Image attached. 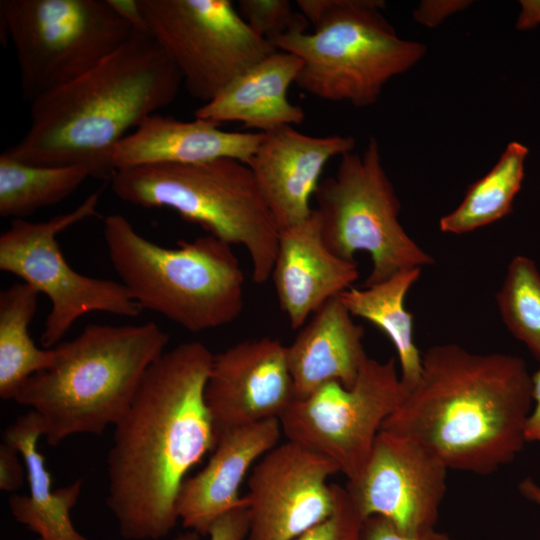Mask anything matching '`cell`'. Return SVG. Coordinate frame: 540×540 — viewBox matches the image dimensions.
Returning a JSON list of instances; mask_svg holds the SVG:
<instances>
[{"label":"cell","instance_id":"obj_29","mask_svg":"<svg viewBox=\"0 0 540 540\" xmlns=\"http://www.w3.org/2000/svg\"><path fill=\"white\" fill-rule=\"evenodd\" d=\"M334 485L335 509L294 540H364V521L345 487Z\"/></svg>","mask_w":540,"mask_h":540},{"label":"cell","instance_id":"obj_6","mask_svg":"<svg viewBox=\"0 0 540 540\" xmlns=\"http://www.w3.org/2000/svg\"><path fill=\"white\" fill-rule=\"evenodd\" d=\"M312 32H295L272 43L302 60L295 84L330 102L364 108L384 86L425 55L426 47L398 36L381 13V0H298Z\"/></svg>","mask_w":540,"mask_h":540},{"label":"cell","instance_id":"obj_26","mask_svg":"<svg viewBox=\"0 0 540 540\" xmlns=\"http://www.w3.org/2000/svg\"><path fill=\"white\" fill-rule=\"evenodd\" d=\"M89 177L91 173L84 166L28 164L3 152L0 155V216L24 219L41 208L63 201Z\"/></svg>","mask_w":540,"mask_h":540},{"label":"cell","instance_id":"obj_18","mask_svg":"<svg viewBox=\"0 0 540 540\" xmlns=\"http://www.w3.org/2000/svg\"><path fill=\"white\" fill-rule=\"evenodd\" d=\"M281 432L280 420L269 419L220 434L204 468L181 485L176 512L182 525L207 536L220 516L246 503L240 486L256 462L278 445Z\"/></svg>","mask_w":540,"mask_h":540},{"label":"cell","instance_id":"obj_8","mask_svg":"<svg viewBox=\"0 0 540 540\" xmlns=\"http://www.w3.org/2000/svg\"><path fill=\"white\" fill-rule=\"evenodd\" d=\"M314 197L326 247L346 260H354L358 251L370 255L364 286L434 263L400 223V201L375 138L361 154L341 156L335 175L320 181Z\"/></svg>","mask_w":540,"mask_h":540},{"label":"cell","instance_id":"obj_17","mask_svg":"<svg viewBox=\"0 0 540 540\" xmlns=\"http://www.w3.org/2000/svg\"><path fill=\"white\" fill-rule=\"evenodd\" d=\"M271 277L291 328L300 329L325 302L351 288L359 270L355 260L326 247L313 209L308 218L280 231Z\"/></svg>","mask_w":540,"mask_h":540},{"label":"cell","instance_id":"obj_7","mask_svg":"<svg viewBox=\"0 0 540 540\" xmlns=\"http://www.w3.org/2000/svg\"><path fill=\"white\" fill-rule=\"evenodd\" d=\"M111 188L125 202L170 208L208 235L243 246L252 280L263 284L271 277L280 231L247 164L219 158L143 165L117 171Z\"/></svg>","mask_w":540,"mask_h":540},{"label":"cell","instance_id":"obj_19","mask_svg":"<svg viewBox=\"0 0 540 540\" xmlns=\"http://www.w3.org/2000/svg\"><path fill=\"white\" fill-rule=\"evenodd\" d=\"M262 132H233L196 118L181 121L153 114L125 136L113 149L115 171L150 164H183L232 158L248 164Z\"/></svg>","mask_w":540,"mask_h":540},{"label":"cell","instance_id":"obj_13","mask_svg":"<svg viewBox=\"0 0 540 540\" xmlns=\"http://www.w3.org/2000/svg\"><path fill=\"white\" fill-rule=\"evenodd\" d=\"M339 472L329 458L291 441L276 445L248 478V540H294L335 509Z\"/></svg>","mask_w":540,"mask_h":540},{"label":"cell","instance_id":"obj_4","mask_svg":"<svg viewBox=\"0 0 540 540\" xmlns=\"http://www.w3.org/2000/svg\"><path fill=\"white\" fill-rule=\"evenodd\" d=\"M168 341L153 321L88 324L54 347V364L28 378L14 401L38 416L52 447L75 434L101 435L127 412Z\"/></svg>","mask_w":540,"mask_h":540},{"label":"cell","instance_id":"obj_15","mask_svg":"<svg viewBox=\"0 0 540 540\" xmlns=\"http://www.w3.org/2000/svg\"><path fill=\"white\" fill-rule=\"evenodd\" d=\"M204 395L217 438L234 428L280 419L295 400L286 346L266 336L215 354Z\"/></svg>","mask_w":540,"mask_h":540},{"label":"cell","instance_id":"obj_37","mask_svg":"<svg viewBox=\"0 0 540 540\" xmlns=\"http://www.w3.org/2000/svg\"><path fill=\"white\" fill-rule=\"evenodd\" d=\"M520 494L527 500L540 506V485L531 477L522 479L518 484Z\"/></svg>","mask_w":540,"mask_h":540},{"label":"cell","instance_id":"obj_25","mask_svg":"<svg viewBox=\"0 0 540 540\" xmlns=\"http://www.w3.org/2000/svg\"><path fill=\"white\" fill-rule=\"evenodd\" d=\"M528 154L523 143L509 142L495 165L468 187L461 203L440 218V230L465 234L511 214L523 183Z\"/></svg>","mask_w":540,"mask_h":540},{"label":"cell","instance_id":"obj_20","mask_svg":"<svg viewBox=\"0 0 540 540\" xmlns=\"http://www.w3.org/2000/svg\"><path fill=\"white\" fill-rule=\"evenodd\" d=\"M363 337L339 295L325 302L286 346L295 399L332 381L352 387L369 358Z\"/></svg>","mask_w":540,"mask_h":540},{"label":"cell","instance_id":"obj_24","mask_svg":"<svg viewBox=\"0 0 540 540\" xmlns=\"http://www.w3.org/2000/svg\"><path fill=\"white\" fill-rule=\"evenodd\" d=\"M40 293L25 282L0 292V397L14 400L24 382L56 360L54 348H38L29 326L38 310Z\"/></svg>","mask_w":540,"mask_h":540},{"label":"cell","instance_id":"obj_12","mask_svg":"<svg viewBox=\"0 0 540 540\" xmlns=\"http://www.w3.org/2000/svg\"><path fill=\"white\" fill-rule=\"evenodd\" d=\"M407 394L394 357L368 358L350 388L328 382L295 399L280 417L282 433L332 460L348 481L355 480L370 456L385 420Z\"/></svg>","mask_w":540,"mask_h":540},{"label":"cell","instance_id":"obj_1","mask_svg":"<svg viewBox=\"0 0 540 540\" xmlns=\"http://www.w3.org/2000/svg\"><path fill=\"white\" fill-rule=\"evenodd\" d=\"M213 356L198 341L166 350L114 425L106 505L127 540H159L171 532L188 471L217 444L204 395Z\"/></svg>","mask_w":540,"mask_h":540},{"label":"cell","instance_id":"obj_14","mask_svg":"<svg viewBox=\"0 0 540 540\" xmlns=\"http://www.w3.org/2000/svg\"><path fill=\"white\" fill-rule=\"evenodd\" d=\"M449 469L412 439L381 430L361 474L345 488L364 519L380 516L405 532L436 528Z\"/></svg>","mask_w":540,"mask_h":540},{"label":"cell","instance_id":"obj_3","mask_svg":"<svg viewBox=\"0 0 540 540\" xmlns=\"http://www.w3.org/2000/svg\"><path fill=\"white\" fill-rule=\"evenodd\" d=\"M182 76L156 40L135 30L86 73L31 102L30 126L4 152L28 164L80 165L111 181L115 146L170 105Z\"/></svg>","mask_w":540,"mask_h":540},{"label":"cell","instance_id":"obj_36","mask_svg":"<svg viewBox=\"0 0 540 540\" xmlns=\"http://www.w3.org/2000/svg\"><path fill=\"white\" fill-rule=\"evenodd\" d=\"M516 29L527 31L540 25V0H520Z\"/></svg>","mask_w":540,"mask_h":540},{"label":"cell","instance_id":"obj_27","mask_svg":"<svg viewBox=\"0 0 540 540\" xmlns=\"http://www.w3.org/2000/svg\"><path fill=\"white\" fill-rule=\"evenodd\" d=\"M496 302L509 332L540 360V272L532 259L512 258Z\"/></svg>","mask_w":540,"mask_h":540},{"label":"cell","instance_id":"obj_5","mask_svg":"<svg viewBox=\"0 0 540 540\" xmlns=\"http://www.w3.org/2000/svg\"><path fill=\"white\" fill-rule=\"evenodd\" d=\"M103 237L120 282L142 310L194 333L240 316L244 274L232 245L207 234L166 248L117 213L104 219Z\"/></svg>","mask_w":540,"mask_h":540},{"label":"cell","instance_id":"obj_31","mask_svg":"<svg viewBox=\"0 0 540 540\" xmlns=\"http://www.w3.org/2000/svg\"><path fill=\"white\" fill-rule=\"evenodd\" d=\"M364 540H451L436 528L422 532H405L389 520L372 516L364 521Z\"/></svg>","mask_w":540,"mask_h":540},{"label":"cell","instance_id":"obj_16","mask_svg":"<svg viewBox=\"0 0 540 540\" xmlns=\"http://www.w3.org/2000/svg\"><path fill=\"white\" fill-rule=\"evenodd\" d=\"M247 164L276 221L279 231L294 226L313 212L311 198L326 164L352 152L351 136H311L293 126L263 133Z\"/></svg>","mask_w":540,"mask_h":540},{"label":"cell","instance_id":"obj_32","mask_svg":"<svg viewBox=\"0 0 540 540\" xmlns=\"http://www.w3.org/2000/svg\"><path fill=\"white\" fill-rule=\"evenodd\" d=\"M25 479L27 474L21 453L3 440L0 444V489L14 492L23 486Z\"/></svg>","mask_w":540,"mask_h":540},{"label":"cell","instance_id":"obj_10","mask_svg":"<svg viewBox=\"0 0 540 540\" xmlns=\"http://www.w3.org/2000/svg\"><path fill=\"white\" fill-rule=\"evenodd\" d=\"M101 192L73 210L43 222L14 219L0 235V269L18 276L51 304L40 343L54 348L73 324L90 312L136 317L142 308L120 281L78 273L65 259L57 235L97 214Z\"/></svg>","mask_w":540,"mask_h":540},{"label":"cell","instance_id":"obj_28","mask_svg":"<svg viewBox=\"0 0 540 540\" xmlns=\"http://www.w3.org/2000/svg\"><path fill=\"white\" fill-rule=\"evenodd\" d=\"M236 8L251 30L271 43L282 35L306 32L310 24L288 0H239Z\"/></svg>","mask_w":540,"mask_h":540},{"label":"cell","instance_id":"obj_35","mask_svg":"<svg viewBox=\"0 0 540 540\" xmlns=\"http://www.w3.org/2000/svg\"><path fill=\"white\" fill-rule=\"evenodd\" d=\"M108 2L134 30L148 33L139 0H108Z\"/></svg>","mask_w":540,"mask_h":540},{"label":"cell","instance_id":"obj_11","mask_svg":"<svg viewBox=\"0 0 540 540\" xmlns=\"http://www.w3.org/2000/svg\"><path fill=\"white\" fill-rule=\"evenodd\" d=\"M148 33L206 104L277 48L258 36L229 0H139Z\"/></svg>","mask_w":540,"mask_h":540},{"label":"cell","instance_id":"obj_2","mask_svg":"<svg viewBox=\"0 0 540 540\" xmlns=\"http://www.w3.org/2000/svg\"><path fill=\"white\" fill-rule=\"evenodd\" d=\"M532 404L521 357L439 344L422 354L418 382L381 430L419 443L449 470L489 475L523 449Z\"/></svg>","mask_w":540,"mask_h":540},{"label":"cell","instance_id":"obj_34","mask_svg":"<svg viewBox=\"0 0 540 540\" xmlns=\"http://www.w3.org/2000/svg\"><path fill=\"white\" fill-rule=\"evenodd\" d=\"M532 401V409L525 426V439L526 442L540 443V366L532 374Z\"/></svg>","mask_w":540,"mask_h":540},{"label":"cell","instance_id":"obj_33","mask_svg":"<svg viewBox=\"0 0 540 540\" xmlns=\"http://www.w3.org/2000/svg\"><path fill=\"white\" fill-rule=\"evenodd\" d=\"M469 0H424L413 12L416 22L434 28L451 15L465 10L471 5Z\"/></svg>","mask_w":540,"mask_h":540},{"label":"cell","instance_id":"obj_9","mask_svg":"<svg viewBox=\"0 0 540 540\" xmlns=\"http://www.w3.org/2000/svg\"><path fill=\"white\" fill-rule=\"evenodd\" d=\"M0 20L30 103L89 71L135 31L108 0H1Z\"/></svg>","mask_w":540,"mask_h":540},{"label":"cell","instance_id":"obj_21","mask_svg":"<svg viewBox=\"0 0 540 540\" xmlns=\"http://www.w3.org/2000/svg\"><path fill=\"white\" fill-rule=\"evenodd\" d=\"M302 60L277 49L232 80L213 100L195 111L198 119L220 125L240 122L266 133L282 126L303 123L305 112L288 98Z\"/></svg>","mask_w":540,"mask_h":540},{"label":"cell","instance_id":"obj_30","mask_svg":"<svg viewBox=\"0 0 540 540\" xmlns=\"http://www.w3.org/2000/svg\"><path fill=\"white\" fill-rule=\"evenodd\" d=\"M246 497V496H245ZM249 531V514L246 503L220 516L208 531L209 540H244ZM196 535L187 533L175 540H196Z\"/></svg>","mask_w":540,"mask_h":540},{"label":"cell","instance_id":"obj_22","mask_svg":"<svg viewBox=\"0 0 540 540\" xmlns=\"http://www.w3.org/2000/svg\"><path fill=\"white\" fill-rule=\"evenodd\" d=\"M43 436L38 416L31 410L18 416L3 432L24 460L29 492L12 494L8 506L14 519L38 536V540H89L75 528L71 510L82 490V479L53 489L45 458L38 448Z\"/></svg>","mask_w":540,"mask_h":540},{"label":"cell","instance_id":"obj_23","mask_svg":"<svg viewBox=\"0 0 540 540\" xmlns=\"http://www.w3.org/2000/svg\"><path fill=\"white\" fill-rule=\"evenodd\" d=\"M420 275L421 268L403 270L374 285L352 286L339 295L353 317L369 321L393 343L407 391L415 386L422 371V353L413 336V316L405 307V297Z\"/></svg>","mask_w":540,"mask_h":540}]
</instances>
